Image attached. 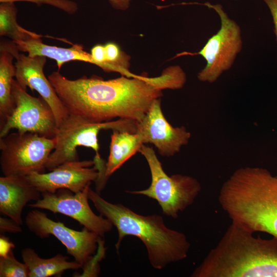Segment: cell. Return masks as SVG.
<instances>
[{"mask_svg":"<svg viewBox=\"0 0 277 277\" xmlns=\"http://www.w3.org/2000/svg\"><path fill=\"white\" fill-rule=\"evenodd\" d=\"M48 78L69 114L96 123L114 118L139 122L153 101L162 95L163 90L181 88L186 81L178 66L168 68L155 77L123 75L104 80L83 76L69 80L54 71Z\"/></svg>","mask_w":277,"mask_h":277,"instance_id":"6da1fadb","label":"cell"},{"mask_svg":"<svg viewBox=\"0 0 277 277\" xmlns=\"http://www.w3.org/2000/svg\"><path fill=\"white\" fill-rule=\"evenodd\" d=\"M0 230L1 233L5 232L15 233L22 231L19 225L13 220L2 217L0 218Z\"/></svg>","mask_w":277,"mask_h":277,"instance_id":"7402d4cb","label":"cell"},{"mask_svg":"<svg viewBox=\"0 0 277 277\" xmlns=\"http://www.w3.org/2000/svg\"><path fill=\"white\" fill-rule=\"evenodd\" d=\"M15 109L0 128V137L13 129L19 132H31L49 138H54L57 129L54 113L41 96L35 97L27 92L16 80L12 84Z\"/></svg>","mask_w":277,"mask_h":277,"instance_id":"9c48e42d","label":"cell"},{"mask_svg":"<svg viewBox=\"0 0 277 277\" xmlns=\"http://www.w3.org/2000/svg\"><path fill=\"white\" fill-rule=\"evenodd\" d=\"M94 161H72L64 163L49 172H32L26 176L41 193H54L60 189H67L76 193L83 191L96 181L98 171Z\"/></svg>","mask_w":277,"mask_h":277,"instance_id":"5bb4252c","label":"cell"},{"mask_svg":"<svg viewBox=\"0 0 277 277\" xmlns=\"http://www.w3.org/2000/svg\"><path fill=\"white\" fill-rule=\"evenodd\" d=\"M136 133L143 144L154 145L164 156H173L180 151L191 136L184 127H174L169 123L162 112L160 98L153 101L144 118L138 122Z\"/></svg>","mask_w":277,"mask_h":277,"instance_id":"7c38bea8","label":"cell"},{"mask_svg":"<svg viewBox=\"0 0 277 277\" xmlns=\"http://www.w3.org/2000/svg\"><path fill=\"white\" fill-rule=\"evenodd\" d=\"M17 9L14 3L0 5V35L10 38L13 42L41 38L43 36L27 30L16 20Z\"/></svg>","mask_w":277,"mask_h":277,"instance_id":"d6986e66","label":"cell"},{"mask_svg":"<svg viewBox=\"0 0 277 277\" xmlns=\"http://www.w3.org/2000/svg\"><path fill=\"white\" fill-rule=\"evenodd\" d=\"M1 277H29V269L25 263L18 261L12 249L4 256H0Z\"/></svg>","mask_w":277,"mask_h":277,"instance_id":"ffe728a7","label":"cell"},{"mask_svg":"<svg viewBox=\"0 0 277 277\" xmlns=\"http://www.w3.org/2000/svg\"><path fill=\"white\" fill-rule=\"evenodd\" d=\"M143 145L140 136L136 133L113 130L109 155L105 167V176L106 180L128 159L139 151Z\"/></svg>","mask_w":277,"mask_h":277,"instance_id":"e0dca14e","label":"cell"},{"mask_svg":"<svg viewBox=\"0 0 277 277\" xmlns=\"http://www.w3.org/2000/svg\"><path fill=\"white\" fill-rule=\"evenodd\" d=\"M219 202L232 223L277 239V176L266 169L236 170L222 186Z\"/></svg>","mask_w":277,"mask_h":277,"instance_id":"7a4b0ae2","label":"cell"},{"mask_svg":"<svg viewBox=\"0 0 277 277\" xmlns=\"http://www.w3.org/2000/svg\"><path fill=\"white\" fill-rule=\"evenodd\" d=\"M42 193L25 176L0 177V211L19 225L22 213L30 201L41 199Z\"/></svg>","mask_w":277,"mask_h":277,"instance_id":"9a60e30c","label":"cell"},{"mask_svg":"<svg viewBox=\"0 0 277 277\" xmlns=\"http://www.w3.org/2000/svg\"><path fill=\"white\" fill-rule=\"evenodd\" d=\"M139 152L144 156L150 171L151 182L145 189L126 191L130 194L142 195L158 203L163 214L173 219L193 204L201 190L200 182L185 175L169 176L152 148L143 144Z\"/></svg>","mask_w":277,"mask_h":277,"instance_id":"5b68a950","label":"cell"},{"mask_svg":"<svg viewBox=\"0 0 277 277\" xmlns=\"http://www.w3.org/2000/svg\"><path fill=\"white\" fill-rule=\"evenodd\" d=\"M204 5L213 9L221 20V27L217 33L196 53L206 61V66L197 74L198 79L212 83L232 66L242 49L243 41L240 26L228 16L221 5L209 3Z\"/></svg>","mask_w":277,"mask_h":277,"instance_id":"ba28073f","label":"cell"},{"mask_svg":"<svg viewBox=\"0 0 277 277\" xmlns=\"http://www.w3.org/2000/svg\"><path fill=\"white\" fill-rule=\"evenodd\" d=\"M16 2H30L38 5H49L60 9L69 14L75 13L78 10L77 4L71 0H0L1 3Z\"/></svg>","mask_w":277,"mask_h":277,"instance_id":"44dd1931","label":"cell"},{"mask_svg":"<svg viewBox=\"0 0 277 277\" xmlns=\"http://www.w3.org/2000/svg\"><path fill=\"white\" fill-rule=\"evenodd\" d=\"M19 51L16 46L13 51L16 59L14 64L16 80L25 89L28 87L36 91L48 104L54 113L58 127L69 114L44 74L46 57L39 55L31 56L19 53Z\"/></svg>","mask_w":277,"mask_h":277,"instance_id":"4fadbf2b","label":"cell"},{"mask_svg":"<svg viewBox=\"0 0 277 277\" xmlns=\"http://www.w3.org/2000/svg\"><path fill=\"white\" fill-rule=\"evenodd\" d=\"M112 7L117 10L126 9L130 5L131 0H108Z\"/></svg>","mask_w":277,"mask_h":277,"instance_id":"d4e9b609","label":"cell"},{"mask_svg":"<svg viewBox=\"0 0 277 277\" xmlns=\"http://www.w3.org/2000/svg\"><path fill=\"white\" fill-rule=\"evenodd\" d=\"M88 198L100 214L117 229V251L124 237L132 235L144 243L149 262L156 269L187 258L190 244L186 235L168 228L161 215L139 214L121 204L109 202L90 188Z\"/></svg>","mask_w":277,"mask_h":277,"instance_id":"277c9868","label":"cell"},{"mask_svg":"<svg viewBox=\"0 0 277 277\" xmlns=\"http://www.w3.org/2000/svg\"><path fill=\"white\" fill-rule=\"evenodd\" d=\"M277 176V175H276Z\"/></svg>","mask_w":277,"mask_h":277,"instance_id":"484cf974","label":"cell"},{"mask_svg":"<svg viewBox=\"0 0 277 277\" xmlns=\"http://www.w3.org/2000/svg\"><path fill=\"white\" fill-rule=\"evenodd\" d=\"M55 145V137L31 132L9 133L0 137L1 171L6 176L44 173Z\"/></svg>","mask_w":277,"mask_h":277,"instance_id":"52a82bcc","label":"cell"},{"mask_svg":"<svg viewBox=\"0 0 277 277\" xmlns=\"http://www.w3.org/2000/svg\"><path fill=\"white\" fill-rule=\"evenodd\" d=\"M89 188L88 186L76 193L67 189H60L54 193L43 192L42 198L28 206L67 215L103 237L113 225L102 215L95 214L91 209L88 203Z\"/></svg>","mask_w":277,"mask_h":277,"instance_id":"8fae6325","label":"cell"},{"mask_svg":"<svg viewBox=\"0 0 277 277\" xmlns=\"http://www.w3.org/2000/svg\"><path fill=\"white\" fill-rule=\"evenodd\" d=\"M25 224L30 231L41 239L54 236L66 247L67 253L83 267L95 254L102 238L85 227L81 231L70 229L37 209L28 212Z\"/></svg>","mask_w":277,"mask_h":277,"instance_id":"30bf717a","label":"cell"},{"mask_svg":"<svg viewBox=\"0 0 277 277\" xmlns=\"http://www.w3.org/2000/svg\"><path fill=\"white\" fill-rule=\"evenodd\" d=\"M14 247V245L10 243L7 238L3 235H1V252L0 256L6 255L8 252Z\"/></svg>","mask_w":277,"mask_h":277,"instance_id":"cb8c5ba5","label":"cell"},{"mask_svg":"<svg viewBox=\"0 0 277 277\" xmlns=\"http://www.w3.org/2000/svg\"><path fill=\"white\" fill-rule=\"evenodd\" d=\"M21 255L29 269V277H48L61 274L66 270L83 267L76 261L68 262V258L61 254L49 259H43L32 248H26L22 250Z\"/></svg>","mask_w":277,"mask_h":277,"instance_id":"ac0fdd59","label":"cell"},{"mask_svg":"<svg viewBox=\"0 0 277 277\" xmlns=\"http://www.w3.org/2000/svg\"><path fill=\"white\" fill-rule=\"evenodd\" d=\"M138 122L118 118L113 121L92 122L81 116L69 114L57 127L55 145L46 165L49 171L68 162L79 161L77 148H90L100 156L98 134L102 130L126 131L136 133Z\"/></svg>","mask_w":277,"mask_h":277,"instance_id":"8992f818","label":"cell"},{"mask_svg":"<svg viewBox=\"0 0 277 277\" xmlns=\"http://www.w3.org/2000/svg\"><path fill=\"white\" fill-rule=\"evenodd\" d=\"M271 13L274 24V33L277 45V0H263Z\"/></svg>","mask_w":277,"mask_h":277,"instance_id":"603a6c76","label":"cell"},{"mask_svg":"<svg viewBox=\"0 0 277 277\" xmlns=\"http://www.w3.org/2000/svg\"><path fill=\"white\" fill-rule=\"evenodd\" d=\"M192 277H277V239L254 237L231 223Z\"/></svg>","mask_w":277,"mask_h":277,"instance_id":"3957f363","label":"cell"},{"mask_svg":"<svg viewBox=\"0 0 277 277\" xmlns=\"http://www.w3.org/2000/svg\"><path fill=\"white\" fill-rule=\"evenodd\" d=\"M13 41H1L0 44V128L13 113L15 105L12 94V84L16 68L13 64Z\"/></svg>","mask_w":277,"mask_h":277,"instance_id":"2e32d148","label":"cell"}]
</instances>
